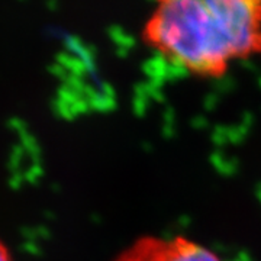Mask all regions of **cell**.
Masks as SVG:
<instances>
[{
  "mask_svg": "<svg viewBox=\"0 0 261 261\" xmlns=\"http://www.w3.org/2000/svg\"><path fill=\"white\" fill-rule=\"evenodd\" d=\"M144 42L190 76L219 79L261 57V2L164 0L143 28Z\"/></svg>",
  "mask_w": 261,
  "mask_h": 261,
  "instance_id": "obj_1",
  "label": "cell"
},
{
  "mask_svg": "<svg viewBox=\"0 0 261 261\" xmlns=\"http://www.w3.org/2000/svg\"><path fill=\"white\" fill-rule=\"evenodd\" d=\"M116 261H224L215 251L187 237L140 238Z\"/></svg>",
  "mask_w": 261,
  "mask_h": 261,
  "instance_id": "obj_2",
  "label": "cell"
},
{
  "mask_svg": "<svg viewBox=\"0 0 261 261\" xmlns=\"http://www.w3.org/2000/svg\"><path fill=\"white\" fill-rule=\"evenodd\" d=\"M0 261H9V255H8V251L5 249V247L0 244Z\"/></svg>",
  "mask_w": 261,
  "mask_h": 261,
  "instance_id": "obj_3",
  "label": "cell"
}]
</instances>
